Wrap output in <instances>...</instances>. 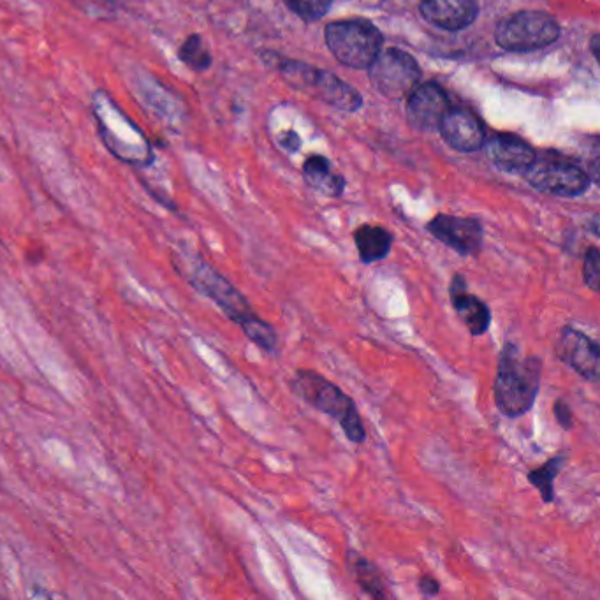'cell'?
<instances>
[{"label": "cell", "instance_id": "obj_20", "mask_svg": "<svg viewBox=\"0 0 600 600\" xmlns=\"http://www.w3.org/2000/svg\"><path fill=\"white\" fill-rule=\"evenodd\" d=\"M180 59L196 71H205L212 64V57L199 36H191L182 44Z\"/></svg>", "mask_w": 600, "mask_h": 600}, {"label": "cell", "instance_id": "obj_13", "mask_svg": "<svg viewBox=\"0 0 600 600\" xmlns=\"http://www.w3.org/2000/svg\"><path fill=\"white\" fill-rule=\"evenodd\" d=\"M439 129L444 140L449 143V147H453L458 152H476L486 141L481 120L469 110L456 108L447 111L440 122Z\"/></svg>", "mask_w": 600, "mask_h": 600}, {"label": "cell", "instance_id": "obj_5", "mask_svg": "<svg viewBox=\"0 0 600 600\" xmlns=\"http://www.w3.org/2000/svg\"><path fill=\"white\" fill-rule=\"evenodd\" d=\"M560 36L553 16L542 11H520L498 23L495 39L507 52H530L549 46Z\"/></svg>", "mask_w": 600, "mask_h": 600}, {"label": "cell", "instance_id": "obj_9", "mask_svg": "<svg viewBox=\"0 0 600 600\" xmlns=\"http://www.w3.org/2000/svg\"><path fill=\"white\" fill-rule=\"evenodd\" d=\"M426 231L458 256H479V252L483 250L484 227L474 217L439 213L426 224Z\"/></svg>", "mask_w": 600, "mask_h": 600}, {"label": "cell", "instance_id": "obj_14", "mask_svg": "<svg viewBox=\"0 0 600 600\" xmlns=\"http://www.w3.org/2000/svg\"><path fill=\"white\" fill-rule=\"evenodd\" d=\"M421 13L440 29L461 30L476 20L479 6L477 0H421Z\"/></svg>", "mask_w": 600, "mask_h": 600}, {"label": "cell", "instance_id": "obj_15", "mask_svg": "<svg viewBox=\"0 0 600 600\" xmlns=\"http://www.w3.org/2000/svg\"><path fill=\"white\" fill-rule=\"evenodd\" d=\"M488 154L497 168L507 173H525L534 162V148L514 134H497L488 141Z\"/></svg>", "mask_w": 600, "mask_h": 600}, {"label": "cell", "instance_id": "obj_17", "mask_svg": "<svg viewBox=\"0 0 600 600\" xmlns=\"http://www.w3.org/2000/svg\"><path fill=\"white\" fill-rule=\"evenodd\" d=\"M347 565H349L352 578L368 597L379 600H388L389 597H393L386 578L382 576L381 569L372 564L368 558L359 555L356 551H349Z\"/></svg>", "mask_w": 600, "mask_h": 600}, {"label": "cell", "instance_id": "obj_18", "mask_svg": "<svg viewBox=\"0 0 600 600\" xmlns=\"http://www.w3.org/2000/svg\"><path fill=\"white\" fill-rule=\"evenodd\" d=\"M303 176L310 187L328 198H338L344 192L345 180L331 171L330 162L324 157L314 155L303 166Z\"/></svg>", "mask_w": 600, "mask_h": 600}, {"label": "cell", "instance_id": "obj_22", "mask_svg": "<svg viewBox=\"0 0 600 600\" xmlns=\"http://www.w3.org/2000/svg\"><path fill=\"white\" fill-rule=\"evenodd\" d=\"M287 8L305 20H317L328 13L331 0H286Z\"/></svg>", "mask_w": 600, "mask_h": 600}, {"label": "cell", "instance_id": "obj_6", "mask_svg": "<svg viewBox=\"0 0 600 600\" xmlns=\"http://www.w3.org/2000/svg\"><path fill=\"white\" fill-rule=\"evenodd\" d=\"M282 76L291 87L307 90L324 103L335 106L337 110L356 111L361 106L358 92L326 71H319L300 62H287L282 66Z\"/></svg>", "mask_w": 600, "mask_h": 600}, {"label": "cell", "instance_id": "obj_2", "mask_svg": "<svg viewBox=\"0 0 600 600\" xmlns=\"http://www.w3.org/2000/svg\"><path fill=\"white\" fill-rule=\"evenodd\" d=\"M542 359L523 356L518 345L505 342L498 356L493 382L497 410L509 419L523 418L534 407L541 391Z\"/></svg>", "mask_w": 600, "mask_h": 600}, {"label": "cell", "instance_id": "obj_25", "mask_svg": "<svg viewBox=\"0 0 600 600\" xmlns=\"http://www.w3.org/2000/svg\"><path fill=\"white\" fill-rule=\"evenodd\" d=\"M282 145H284L287 150H296V148L300 147V140L296 138L294 132H291V134H287L286 140H282Z\"/></svg>", "mask_w": 600, "mask_h": 600}, {"label": "cell", "instance_id": "obj_1", "mask_svg": "<svg viewBox=\"0 0 600 600\" xmlns=\"http://www.w3.org/2000/svg\"><path fill=\"white\" fill-rule=\"evenodd\" d=\"M183 275L198 293L212 300L227 315V319L238 324L252 344H256L261 351L270 356L279 354L277 330L254 312L242 291L233 286L220 271L215 270L201 257H194L187 263Z\"/></svg>", "mask_w": 600, "mask_h": 600}, {"label": "cell", "instance_id": "obj_23", "mask_svg": "<svg viewBox=\"0 0 600 600\" xmlns=\"http://www.w3.org/2000/svg\"><path fill=\"white\" fill-rule=\"evenodd\" d=\"M553 414H555L558 426H562L565 432H571L574 428V414H572V409L565 403V400L560 398V400L553 403Z\"/></svg>", "mask_w": 600, "mask_h": 600}, {"label": "cell", "instance_id": "obj_3", "mask_svg": "<svg viewBox=\"0 0 600 600\" xmlns=\"http://www.w3.org/2000/svg\"><path fill=\"white\" fill-rule=\"evenodd\" d=\"M289 388L301 402L335 419L349 442L356 446L365 444L366 428L358 405L335 382L310 368H298L289 381Z\"/></svg>", "mask_w": 600, "mask_h": 600}, {"label": "cell", "instance_id": "obj_10", "mask_svg": "<svg viewBox=\"0 0 600 600\" xmlns=\"http://www.w3.org/2000/svg\"><path fill=\"white\" fill-rule=\"evenodd\" d=\"M555 356L586 381H599V344L583 331L572 326H562L555 342Z\"/></svg>", "mask_w": 600, "mask_h": 600}, {"label": "cell", "instance_id": "obj_11", "mask_svg": "<svg viewBox=\"0 0 600 600\" xmlns=\"http://www.w3.org/2000/svg\"><path fill=\"white\" fill-rule=\"evenodd\" d=\"M449 300L461 324L472 337H484L488 333L493 319L490 305L477 294L469 293V284L463 273H454L449 282Z\"/></svg>", "mask_w": 600, "mask_h": 600}, {"label": "cell", "instance_id": "obj_19", "mask_svg": "<svg viewBox=\"0 0 600 600\" xmlns=\"http://www.w3.org/2000/svg\"><path fill=\"white\" fill-rule=\"evenodd\" d=\"M567 460H569V453L567 451H560V453L553 454L541 467L528 470L527 481L534 486L535 490L539 491L544 504H553L555 502V498H557V493H555V479L564 470Z\"/></svg>", "mask_w": 600, "mask_h": 600}, {"label": "cell", "instance_id": "obj_8", "mask_svg": "<svg viewBox=\"0 0 600 600\" xmlns=\"http://www.w3.org/2000/svg\"><path fill=\"white\" fill-rule=\"evenodd\" d=\"M421 80L416 60L402 50H386L370 64V81L388 99L409 97Z\"/></svg>", "mask_w": 600, "mask_h": 600}, {"label": "cell", "instance_id": "obj_24", "mask_svg": "<svg viewBox=\"0 0 600 600\" xmlns=\"http://www.w3.org/2000/svg\"><path fill=\"white\" fill-rule=\"evenodd\" d=\"M419 592L425 597H437L440 593L439 579L433 578L430 574H423L418 581Z\"/></svg>", "mask_w": 600, "mask_h": 600}, {"label": "cell", "instance_id": "obj_7", "mask_svg": "<svg viewBox=\"0 0 600 600\" xmlns=\"http://www.w3.org/2000/svg\"><path fill=\"white\" fill-rule=\"evenodd\" d=\"M523 175L537 191L558 198H576L590 187V178L583 169L557 157L535 155L534 162Z\"/></svg>", "mask_w": 600, "mask_h": 600}, {"label": "cell", "instance_id": "obj_21", "mask_svg": "<svg viewBox=\"0 0 600 600\" xmlns=\"http://www.w3.org/2000/svg\"><path fill=\"white\" fill-rule=\"evenodd\" d=\"M583 284L592 293L600 291V252L595 245L588 247L583 256Z\"/></svg>", "mask_w": 600, "mask_h": 600}, {"label": "cell", "instance_id": "obj_4", "mask_svg": "<svg viewBox=\"0 0 600 600\" xmlns=\"http://www.w3.org/2000/svg\"><path fill=\"white\" fill-rule=\"evenodd\" d=\"M326 43L342 64L365 69L381 53L382 34L366 20H344L326 27Z\"/></svg>", "mask_w": 600, "mask_h": 600}, {"label": "cell", "instance_id": "obj_16", "mask_svg": "<svg viewBox=\"0 0 600 600\" xmlns=\"http://www.w3.org/2000/svg\"><path fill=\"white\" fill-rule=\"evenodd\" d=\"M354 243L361 263H379L384 261L391 252L393 233L386 227L363 224L354 231Z\"/></svg>", "mask_w": 600, "mask_h": 600}, {"label": "cell", "instance_id": "obj_12", "mask_svg": "<svg viewBox=\"0 0 600 600\" xmlns=\"http://www.w3.org/2000/svg\"><path fill=\"white\" fill-rule=\"evenodd\" d=\"M449 111V99L446 92L437 83H426L409 96L407 115L412 127L419 131L439 129L442 118Z\"/></svg>", "mask_w": 600, "mask_h": 600}]
</instances>
